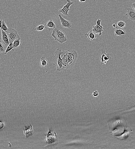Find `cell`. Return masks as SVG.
Here are the masks:
<instances>
[{"label":"cell","mask_w":135,"mask_h":149,"mask_svg":"<svg viewBox=\"0 0 135 149\" xmlns=\"http://www.w3.org/2000/svg\"><path fill=\"white\" fill-rule=\"evenodd\" d=\"M68 2L67 4L63 7L62 9L60 10L59 12L65 16H68V12L70 11V7L71 5L73 4V2L70 0H67Z\"/></svg>","instance_id":"cell-7"},{"label":"cell","mask_w":135,"mask_h":149,"mask_svg":"<svg viewBox=\"0 0 135 149\" xmlns=\"http://www.w3.org/2000/svg\"><path fill=\"white\" fill-rule=\"evenodd\" d=\"M59 16L60 20L61 26L64 28H70L72 27V23L69 20H66L63 18L61 14H59Z\"/></svg>","instance_id":"cell-9"},{"label":"cell","mask_w":135,"mask_h":149,"mask_svg":"<svg viewBox=\"0 0 135 149\" xmlns=\"http://www.w3.org/2000/svg\"><path fill=\"white\" fill-rule=\"evenodd\" d=\"M57 135L55 132L53 130L50 129L46 138L47 145H50L55 143L57 141Z\"/></svg>","instance_id":"cell-5"},{"label":"cell","mask_w":135,"mask_h":149,"mask_svg":"<svg viewBox=\"0 0 135 149\" xmlns=\"http://www.w3.org/2000/svg\"><path fill=\"white\" fill-rule=\"evenodd\" d=\"M125 16L132 21H135V11L133 8H128Z\"/></svg>","instance_id":"cell-10"},{"label":"cell","mask_w":135,"mask_h":149,"mask_svg":"<svg viewBox=\"0 0 135 149\" xmlns=\"http://www.w3.org/2000/svg\"><path fill=\"white\" fill-rule=\"evenodd\" d=\"M113 28H115L116 27V26L115 24H114L113 25Z\"/></svg>","instance_id":"cell-31"},{"label":"cell","mask_w":135,"mask_h":149,"mask_svg":"<svg viewBox=\"0 0 135 149\" xmlns=\"http://www.w3.org/2000/svg\"><path fill=\"white\" fill-rule=\"evenodd\" d=\"M2 28L1 29H2V30L5 32H7L8 30V28L5 23L4 20H2Z\"/></svg>","instance_id":"cell-24"},{"label":"cell","mask_w":135,"mask_h":149,"mask_svg":"<svg viewBox=\"0 0 135 149\" xmlns=\"http://www.w3.org/2000/svg\"><path fill=\"white\" fill-rule=\"evenodd\" d=\"M98 35L91 30H90L88 33L85 34V36H86L88 39L93 42L95 41L96 39L99 37V36Z\"/></svg>","instance_id":"cell-14"},{"label":"cell","mask_w":135,"mask_h":149,"mask_svg":"<svg viewBox=\"0 0 135 149\" xmlns=\"http://www.w3.org/2000/svg\"><path fill=\"white\" fill-rule=\"evenodd\" d=\"M49 65V63L47 58L45 57H42L41 58L40 65L42 68H46Z\"/></svg>","instance_id":"cell-18"},{"label":"cell","mask_w":135,"mask_h":149,"mask_svg":"<svg viewBox=\"0 0 135 149\" xmlns=\"http://www.w3.org/2000/svg\"><path fill=\"white\" fill-rule=\"evenodd\" d=\"M63 51L60 49H57L56 50L55 54L53 56V64L57 68L58 71H66L63 66V63L62 58L61 56L62 54Z\"/></svg>","instance_id":"cell-2"},{"label":"cell","mask_w":135,"mask_h":149,"mask_svg":"<svg viewBox=\"0 0 135 149\" xmlns=\"http://www.w3.org/2000/svg\"><path fill=\"white\" fill-rule=\"evenodd\" d=\"M20 39H17L13 42L14 46V49H17L19 47L21 44Z\"/></svg>","instance_id":"cell-19"},{"label":"cell","mask_w":135,"mask_h":149,"mask_svg":"<svg viewBox=\"0 0 135 149\" xmlns=\"http://www.w3.org/2000/svg\"><path fill=\"white\" fill-rule=\"evenodd\" d=\"M62 59L63 66L66 71L74 66L78 57V54L75 50H68L63 51Z\"/></svg>","instance_id":"cell-1"},{"label":"cell","mask_w":135,"mask_h":149,"mask_svg":"<svg viewBox=\"0 0 135 149\" xmlns=\"http://www.w3.org/2000/svg\"><path fill=\"white\" fill-rule=\"evenodd\" d=\"M99 95V93L98 91H95L93 92L92 93V96L94 97H97Z\"/></svg>","instance_id":"cell-26"},{"label":"cell","mask_w":135,"mask_h":149,"mask_svg":"<svg viewBox=\"0 0 135 149\" xmlns=\"http://www.w3.org/2000/svg\"><path fill=\"white\" fill-rule=\"evenodd\" d=\"M24 133L25 136L28 137L30 135H31L34 133L33 127L31 125L30 127L25 128L24 130Z\"/></svg>","instance_id":"cell-17"},{"label":"cell","mask_w":135,"mask_h":149,"mask_svg":"<svg viewBox=\"0 0 135 149\" xmlns=\"http://www.w3.org/2000/svg\"><path fill=\"white\" fill-rule=\"evenodd\" d=\"M1 42L4 43L5 45H9L10 44L9 39L8 37L6 32L1 29Z\"/></svg>","instance_id":"cell-12"},{"label":"cell","mask_w":135,"mask_h":149,"mask_svg":"<svg viewBox=\"0 0 135 149\" xmlns=\"http://www.w3.org/2000/svg\"><path fill=\"white\" fill-rule=\"evenodd\" d=\"M52 36L56 41L60 44H63L67 41L66 33L58 28H56L53 30Z\"/></svg>","instance_id":"cell-3"},{"label":"cell","mask_w":135,"mask_h":149,"mask_svg":"<svg viewBox=\"0 0 135 149\" xmlns=\"http://www.w3.org/2000/svg\"><path fill=\"white\" fill-rule=\"evenodd\" d=\"M45 28V26L44 24L35 27L34 29L35 30L37 31L41 32Z\"/></svg>","instance_id":"cell-20"},{"label":"cell","mask_w":135,"mask_h":149,"mask_svg":"<svg viewBox=\"0 0 135 149\" xmlns=\"http://www.w3.org/2000/svg\"><path fill=\"white\" fill-rule=\"evenodd\" d=\"M2 19H1V18H0V26L1 29V28H2Z\"/></svg>","instance_id":"cell-29"},{"label":"cell","mask_w":135,"mask_h":149,"mask_svg":"<svg viewBox=\"0 0 135 149\" xmlns=\"http://www.w3.org/2000/svg\"><path fill=\"white\" fill-rule=\"evenodd\" d=\"M6 33L9 39L10 43L13 42L17 39L20 38L17 31L11 27L8 28V30L6 32Z\"/></svg>","instance_id":"cell-4"},{"label":"cell","mask_w":135,"mask_h":149,"mask_svg":"<svg viewBox=\"0 0 135 149\" xmlns=\"http://www.w3.org/2000/svg\"><path fill=\"white\" fill-rule=\"evenodd\" d=\"M91 30L97 35L101 36L102 35V32L103 31V27L101 24H97L93 27Z\"/></svg>","instance_id":"cell-11"},{"label":"cell","mask_w":135,"mask_h":149,"mask_svg":"<svg viewBox=\"0 0 135 149\" xmlns=\"http://www.w3.org/2000/svg\"><path fill=\"white\" fill-rule=\"evenodd\" d=\"M0 130L3 129V128L5 127V123L4 122L1 121L0 123Z\"/></svg>","instance_id":"cell-27"},{"label":"cell","mask_w":135,"mask_h":149,"mask_svg":"<svg viewBox=\"0 0 135 149\" xmlns=\"http://www.w3.org/2000/svg\"><path fill=\"white\" fill-rule=\"evenodd\" d=\"M0 53L5 52L6 46L4 45L1 41H0Z\"/></svg>","instance_id":"cell-23"},{"label":"cell","mask_w":135,"mask_h":149,"mask_svg":"<svg viewBox=\"0 0 135 149\" xmlns=\"http://www.w3.org/2000/svg\"><path fill=\"white\" fill-rule=\"evenodd\" d=\"M114 34L116 36H122V35H125L126 34L125 31L123 28L116 27L114 31Z\"/></svg>","instance_id":"cell-16"},{"label":"cell","mask_w":135,"mask_h":149,"mask_svg":"<svg viewBox=\"0 0 135 149\" xmlns=\"http://www.w3.org/2000/svg\"><path fill=\"white\" fill-rule=\"evenodd\" d=\"M101 54L100 56V64L101 65H106L107 62L111 58L110 54L106 53L105 49H102L101 50Z\"/></svg>","instance_id":"cell-6"},{"label":"cell","mask_w":135,"mask_h":149,"mask_svg":"<svg viewBox=\"0 0 135 149\" xmlns=\"http://www.w3.org/2000/svg\"><path fill=\"white\" fill-rule=\"evenodd\" d=\"M86 0H79V1L80 2H86Z\"/></svg>","instance_id":"cell-30"},{"label":"cell","mask_w":135,"mask_h":149,"mask_svg":"<svg viewBox=\"0 0 135 149\" xmlns=\"http://www.w3.org/2000/svg\"><path fill=\"white\" fill-rule=\"evenodd\" d=\"M124 128H119V129H115L113 131V133L114 135H117L120 134L124 131Z\"/></svg>","instance_id":"cell-22"},{"label":"cell","mask_w":135,"mask_h":149,"mask_svg":"<svg viewBox=\"0 0 135 149\" xmlns=\"http://www.w3.org/2000/svg\"><path fill=\"white\" fill-rule=\"evenodd\" d=\"M44 25L45 26V28L49 31L54 30L56 28L55 23L53 20H50L44 24Z\"/></svg>","instance_id":"cell-13"},{"label":"cell","mask_w":135,"mask_h":149,"mask_svg":"<svg viewBox=\"0 0 135 149\" xmlns=\"http://www.w3.org/2000/svg\"><path fill=\"white\" fill-rule=\"evenodd\" d=\"M131 6L132 7V8H133V9L135 11V2L133 3L132 4Z\"/></svg>","instance_id":"cell-28"},{"label":"cell","mask_w":135,"mask_h":149,"mask_svg":"<svg viewBox=\"0 0 135 149\" xmlns=\"http://www.w3.org/2000/svg\"><path fill=\"white\" fill-rule=\"evenodd\" d=\"M13 49H14V46L13 42H12L10 43L8 46L4 54H6L8 52H10Z\"/></svg>","instance_id":"cell-21"},{"label":"cell","mask_w":135,"mask_h":149,"mask_svg":"<svg viewBox=\"0 0 135 149\" xmlns=\"http://www.w3.org/2000/svg\"><path fill=\"white\" fill-rule=\"evenodd\" d=\"M132 133V131L130 130L126 129L124 132L120 136H116L118 138L121 139H124L129 137Z\"/></svg>","instance_id":"cell-15"},{"label":"cell","mask_w":135,"mask_h":149,"mask_svg":"<svg viewBox=\"0 0 135 149\" xmlns=\"http://www.w3.org/2000/svg\"><path fill=\"white\" fill-rule=\"evenodd\" d=\"M124 120L121 119L113 120L109 123V126H111L112 128H115L116 126L124 125L125 123Z\"/></svg>","instance_id":"cell-8"},{"label":"cell","mask_w":135,"mask_h":149,"mask_svg":"<svg viewBox=\"0 0 135 149\" xmlns=\"http://www.w3.org/2000/svg\"><path fill=\"white\" fill-rule=\"evenodd\" d=\"M126 24L123 21H120L118 22L117 26L119 28H123L125 27Z\"/></svg>","instance_id":"cell-25"}]
</instances>
